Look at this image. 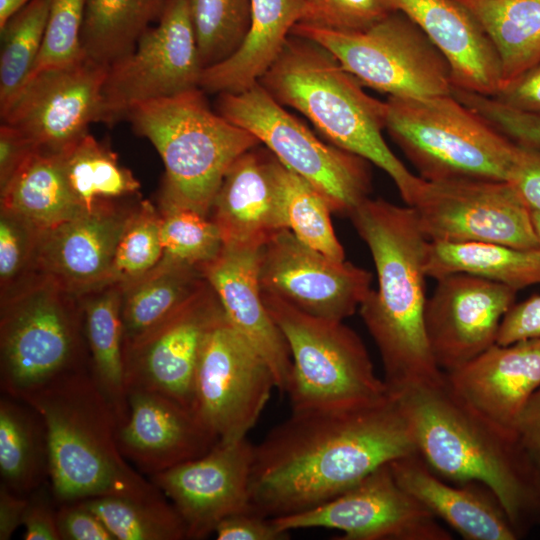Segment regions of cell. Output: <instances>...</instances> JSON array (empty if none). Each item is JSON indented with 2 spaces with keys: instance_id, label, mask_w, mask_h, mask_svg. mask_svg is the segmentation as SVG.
I'll return each mask as SVG.
<instances>
[{
  "instance_id": "cell-1",
  "label": "cell",
  "mask_w": 540,
  "mask_h": 540,
  "mask_svg": "<svg viewBox=\"0 0 540 540\" xmlns=\"http://www.w3.org/2000/svg\"><path fill=\"white\" fill-rule=\"evenodd\" d=\"M413 454L411 423L390 391L349 409L292 412L254 445L250 511L272 519L303 512Z\"/></svg>"
},
{
  "instance_id": "cell-2",
  "label": "cell",
  "mask_w": 540,
  "mask_h": 540,
  "mask_svg": "<svg viewBox=\"0 0 540 540\" xmlns=\"http://www.w3.org/2000/svg\"><path fill=\"white\" fill-rule=\"evenodd\" d=\"M350 219L370 250L377 274L361 305V318L373 338L393 394L444 378L425 327V259L429 240L411 206L384 199L364 200Z\"/></svg>"
},
{
  "instance_id": "cell-3",
  "label": "cell",
  "mask_w": 540,
  "mask_h": 540,
  "mask_svg": "<svg viewBox=\"0 0 540 540\" xmlns=\"http://www.w3.org/2000/svg\"><path fill=\"white\" fill-rule=\"evenodd\" d=\"M394 395L411 423L419 455L434 473L454 484L489 489L519 538L540 525V474L517 434L470 407L445 375Z\"/></svg>"
},
{
  "instance_id": "cell-4",
  "label": "cell",
  "mask_w": 540,
  "mask_h": 540,
  "mask_svg": "<svg viewBox=\"0 0 540 540\" xmlns=\"http://www.w3.org/2000/svg\"><path fill=\"white\" fill-rule=\"evenodd\" d=\"M259 83L279 104L303 114L330 144L386 172L405 204L412 203L424 179L403 164L382 135L386 102L366 93L328 49L290 34Z\"/></svg>"
},
{
  "instance_id": "cell-5",
  "label": "cell",
  "mask_w": 540,
  "mask_h": 540,
  "mask_svg": "<svg viewBox=\"0 0 540 540\" xmlns=\"http://www.w3.org/2000/svg\"><path fill=\"white\" fill-rule=\"evenodd\" d=\"M41 418L48 444V476L60 505L94 497L161 492L122 455L117 417L91 373L62 376L23 396Z\"/></svg>"
},
{
  "instance_id": "cell-6",
  "label": "cell",
  "mask_w": 540,
  "mask_h": 540,
  "mask_svg": "<svg viewBox=\"0 0 540 540\" xmlns=\"http://www.w3.org/2000/svg\"><path fill=\"white\" fill-rule=\"evenodd\" d=\"M126 117L164 163L161 207L187 208L205 216L232 163L261 144L213 112L200 88L138 104Z\"/></svg>"
},
{
  "instance_id": "cell-7",
  "label": "cell",
  "mask_w": 540,
  "mask_h": 540,
  "mask_svg": "<svg viewBox=\"0 0 540 540\" xmlns=\"http://www.w3.org/2000/svg\"><path fill=\"white\" fill-rule=\"evenodd\" d=\"M386 126L426 181H507L518 144L456 99L388 96Z\"/></svg>"
},
{
  "instance_id": "cell-8",
  "label": "cell",
  "mask_w": 540,
  "mask_h": 540,
  "mask_svg": "<svg viewBox=\"0 0 540 540\" xmlns=\"http://www.w3.org/2000/svg\"><path fill=\"white\" fill-rule=\"evenodd\" d=\"M261 295L290 350L292 412L349 409L389 394L362 339L343 321L307 314L262 289Z\"/></svg>"
},
{
  "instance_id": "cell-9",
  "label": "cell",
  "mask_w": 540,
  "mask_h": 540,
  "mask_svg": "<svg viewBox=\"0 0 540 540\" xmlns=\"http://www.w3.org/2000/svg\"><path fill=\"white\" fill-rule=\"evenodd\" d=\"M217 112L253 134L287 168L308 181L332 213L348 216L371 191L366 159L321 141L258 82L239 93H221Z\"/></svg>"
},
{
  "instance_id": "cell-10",
  "label": "cell",
  "mask_w": 540,
  "mask_h": 540,
  "mask_svg": "<svg viewBox=\"0 0 540 540\" xmlns=\"http://www.w3.org/2000/svg\"><path fill=\"white\" fill-rule=\"evenodd\" d=\"M291 34L319 43L363 86L391 97L452 95L454 86L448 61L400 11L361 31L341 32L297 23Z\"/></svg>"
},
{
  "instance_id": "cell-11",
  "label": "cell",
  "mask_w": 540,
  "mask_h": 540,
  "mask_svg": "<svg viewBox=\"0 0 540 540\" xmlns=\"http://www.w3.org/2000/svg\"><path fill=\"white\" fill-rule=\"evenodd\" d=\"M65 293L41 279L5 299L1 312V390L20 400L82 370L79 319Z\"/></svg>"
},
{
  "instance_id": "cell-12",
  "label": "cell",
  "mask_w": 540,
  "mask_h": 540,
  "mask_svg": "<svg viewBox=\"0 0 540 540\" xmlns=\"http://www.w3.org/2000/svg\"><path fill=\"white\" fill-rule=\"evenodd\" d=\"M276 388L269 366L228 322L209 329L199 355L191 410L223 443L247 436Z\"/></svg>"
},
{
  "instance_id": "cell-13",
  "label": "cell",
  "mask_w": 540,
  "mask_h": 540,
  "mask_svg": "<svg viewBox=\"0 0 540 540\" xmlns=\"http://www.w3.org/2000/svg\"><path fill=\"white\" fill-rule=\"evenodd\" d=\"M409 206L429 241L539 248L531 210L508 181L424 180Z\"/></svg>"
},
{
  "instance_id": "cell-14",
  "label": "cell",
  "mask_w": 540,
  "mask_h": 540,
  "mask_svg": "<svg viewBox=\"0 0 540 540\" xmlns=\"http://www.w3.org/2000/svg\"><path fill=\"white\" fill-rule=\"evenodd\" d=\"M203 67L185 0H167L157 25L108 67L103 87L105 123L136 105L199 88Z\"/></svg>"
},
{
  "instance_id": "cell-15",
  "label": "cell",
  "mask_w": 540,
  "mask_h": 540,
  "mask_svg": "<svg viewBox=\"0 0 540 540\" xmlns=\"http://www.w3.org/2000/svg\"><path fill=\"white\" fill-rule=\"evenodd\" d=\"M284 531L326 528L340 540H451L438 518L396 481L385 464L340 495L303 512L273 518Z\"/></svg>"
},
{
  "instance_id": "cell-16",
  "label": "cell",
  "mask_w": 540,
  "mask_h": 540,
  "mask_svg": "<svg viewBox=\"0 0 540 540\" xmlns=\"http://www.w3.org/2000/svg\"><path fill=\"white\" fill-rule=\"evenodd\" d=\"M108 67L83 57L31 76L0 113L6 123L44 152L60 154L105 123L103 87Z\"/></svg>"
},
{
  "instance_id": "cell-17",
  "label": "cell",
  "mask_w": 540,
  "mask_h": 540,
  "mask_svg": "<svg viewBox=\"0 0 540 540\" xmlns=\"http://www.w3.org/2000/svg\"><path fill=\"white\" fill-rule=\"evenodd\" d=\"M260 288L307 314L343 321L371 290L372 274L302 243L289 229L260 249Z\"/></svg>"
},
{
  "instance_id": "cell-18",
  "label": "cell",
  "mask_w": 540,
  "mask_h": 540,
  "mask_svg": "<svg viewBox=\"0 0 540 540\" xmlns=\"http://www.w3.org/2000/svg\"><path fill=\"white\" fill-rule=\"evenodd\" d=\"M254 445L247 437L217 442L206 454L149 480L182 517L187 539H205L224 518L250 511V478Z\"/></svg>"
},
{
  "instance_id": "cell-19",
  "label": "cell",
  "mask_w": 540,
  "mask_h": 540,
  "mask_svg": "<svg viewBox=\"0 0 540 540\" xmlns=\"http://www.w3.org/2000/svg\"><path fill=\"white\" fill-rule=\"evenodd\" d=\"M517 290L467 274L437 280L425 308L432 355L443 372L466 364L494 345Z\"/></svg>"
},
{
  "instance_id": "cell-20",
  "label": "cell",
  "mask_w": 540,
  "mask_h": 540,
  "mask_svg": "<svg viewBox=\"0 0 540 540\" xmlns=\"http://www.w3.org/2000/svg\"><path fill=\"white\" fill-rule=\"evenodd\" d=\"M222 313L215 292L207 284L161 325L124 346L127 391H155L191 409L201 347Z\"/></svg>"
},
{
  "instance_id": "cell-21",
  "label": "cell",
  "mask_w": 540,
  "mask_h": 540,
  "mask_svg": "<svg viewBox=\"0 0 540 540\" xmlns=\"http://www.w3.org/2000/svg\"><path fill=\"white\" fill-rule=\"evenodd\" d=\"M129 213L102 201L91 211L39 234L32 265L65 293L111 284L115 251Z\"/></svg>"
},
{
  "instance_id": "cell-22",
  "label": "cell",
  "mask_w": 540,
  "mask_h": 540,
  "mask_svg": "<svg viewBox=\"0 0 540 540\" xmlns=\"http://www.w3.org/2000/svg\"><path fill=\"white\" fill-rule=\"evenodd\" d=\"M129 416L118 427L124 458L149 477L206 454L218 440L193 411L161 393L130 388Z\"/></svg>"
},
{
  "instance_id": "cell-23",
  "label": "cell",
  "mask_w": 540,
  "mask_h": 540,
  "mask_svg": "<svg viewBox=\"0 0 540 540\" xmlns=\"http://www.w3.org/2000/svg\"><path fill=\"white\" fill-rule=\"evenodd\" d=\"M260 249L223 245L218 255L200 270L228 322L267 363L279 392L286 393L292 358L262 299L258 279Z\"/></svg>"
},
{
  "instance_id": "cell-24",
  "label": "cell",
  "mask_w": 540,
  "mask_h": 540,
  "mask_svg": "<svg viewBox=\"0 0 540 540\" xmlns=\"http://www.w3.org/2000/svg\"><path fill=\"white\" fill-rule=\"evenodd\" d=\"M279 170L280 161L258 146L229 167L210 211L223 245L260 249L287 228Z\"/></svg>"
},
{
  "instance_id": "cell-25",
  "label": "cell",
  "mask_w": 540,
  "mask_h": 540,
  "mask_svg": "<svg viewBox=\"0 0 540 540\" xmlns=\"http://www.w3.org/2000/svg\"><path fill=\"white\" fill-rule=\"evenodd\" d=\"M445 377L454 392L499 428L516 433L520 415L540 387V339L495 343Z\"/></svg>"
},
{
  "instance_id": "cell-26",
  "label": "cell",
  "mask_w": 540,
  "mask_h": 540,
  "mask_svg": "<svg viewBox=\"0 0 540 540\" xmlns=\"http://www.w3.org/2000/svg\"><path fill=\"white\" fill-rule=\"evenodd\" d=\"M410 18L449 63L453 86L495 96L501 72L497 53L477 20L456 0H389Z\"/></svg>"
},
{
  "instance_id": "cell-27",
  "label": "cell",
  "mask_w": 540,
  "mask_h": 540,
  "mask_svg": "<svg viewBox=\"0 0 540 540\" xmlns=\"http://www.w3.org/2000/svg\"><path fill=\"white\" fill-rule=\"evenodd\" d=\"M399 485L467 540H516L518 534L492 492L478 483L454 484L419 454L390 462Z\"/></svg>"
},
{
  "instance_id": "cell-28",
  "label": "cell",
  "mask_w": 540,
  "mask_h": 540,
  "mask_svg": "<svg viewBox=\"0 0 540 540\" xmlns=\"http://www.w3.org/2000/svg\"><path fill=\"white\" fill-rule=\"evenodd\" d=\"M250 3L251 22L244 41L230 57L203 69L199 88L204 93H239L258 83L307 12L305 0Z\"/></svg>"
},
{
  "instance_id": "cell-29",
  "label": "cell",
  "mask_w": 540,
  "mask_h": 540,
  "mask_svg": "<svg viewBox=\"0 0 540 540\" xmlns=\"http://www.w3.org/2000/svg\"><path fill=\"white\" fill-rule=\"evenodd\" d=\"M0 195L1 210L39 234L86 212L69 188L59 155L41 150L29 157Z\"/></svg>"
},
{
  "instance_id": "cell-30",
  "label": "cell",
  "mask_w": 540,
  "mask_h": 540,
  "mask_svg": "<svg viewBox=\"0 0 540 540\" xmlns=\"http://www.w3.org/2000/svg\"><path fill=\"white\" fill-rule=\"evenodd\" d=\"M425 272L436 280L453 274L472 275L518 291L540 284V249L480 241H429Z\"/></svg>"
},
{
  "instance_id": "cell-31",
  "label": "cell",
  "mask_w": 540,
  "mask_h": 540,
  "mask_svg": "<svg viewBox=\"0 0 540 540\" xmlns=\"http://www.w3.org/2000/svg\"><path fill=\"white\" fill-rule=\"evenodd\" d=\"M207 284L199 267L165 261L139 279L121 284L124 346L161 325Z\"/></svg>"
},
{
  "instance_id": "cell-32",
  "label": "cell",
  "mask_w": 540,
  "mask_h": 540,
  "mask_svg": "<svg viewBox=\"0 0 540 540\" xmlns=\"http://www.w3.org/2000/svg\"><path fill=\"white\" fill-rule=\"evenodd\" d=\"M456 1L477 20L497 53L499 92L540 64V0Z\"/></svg>"
},
{
  "instance_id": "cell-33",
  "label": "cell",
  "mask_w": 540,
  "mask_h": 540,
  "mask_svg": "<svg viewBox=\"0 0 540 540\" xmlns=\"http://www.w3.org/2000/svg\"><path fill=\"white\" fill-rule=\"evenodd\" d=\"M84 305L85 335L91 353V376L111 405L119 426L129 416L121 316L122 285H106Z\"/></svg>"
},
{
  "instance_id": "cell-34",
  "label": "cell",
  "mask_w": 540,
  "mask_h": 540,
  "mask_svg": "<svg viewBox=\"0 0 540 540\" xmlns=\"http://www.w3.org/2000/svg\"><path fill=\"white\" fill-rule=\"evenodd\" d=\"M48 474V444L40 416L26 403L10 396L0 400L1 482L28 495Z\"/></svg>"
},
{
  "instance_id": "cell-35",
  "label": "cell",
  "mask_w": 540,
  "mask_h": 540,
  "mask_svg": "<svg viewBox=\"0 0 540 540\" xmlns=\"http://www.w3.org/2000/svg\"><path fill=\"white\" fill-rule=\"evenodd\" d=\"M167 0H86L81 46L86 57L109 67L135 47L158 20Z\"/></svg>"
},
{
  "instance_id": "cell-36",
  "label": "cell",
  "mask_w": 540,
  "mask_h": 540,
  "mask_svg": "<svg viewBox=\"0 0 540 540\" xmlns=\"http://www.w3.org/2000/svg\"><path fill=\"white\" fill-rule=\"evenodd\" d=\"M59 155L66 181L85 211L102 201L136 193L139 181L117 155L89 132Z\"/></svg>"
},
{
  "instance_id": "cell-37",
  "label": "cell",
  "mask_w": 540,
  "mask_h": 540,
  "mask_svg": "<svg viewBox=\"0 0 540 540\" xmlns=\"http://www.w3.org/2000/svg\"><path fill=\"white\" fill-rule=\"evenodd\" d=\"M160 492L148 496L111 495L80 502L94 513L116 540H183L186 525Z\"/></svg>"
},
{
  "instance_id": "cell-38",
  "label": "cell",
  "mask_w": 540,
  "mask_h": 540,
  "mask_svg": "<svg viewBox=\"0 0 540 540\" xmlns=\"http://www.w3.org/2000/svg\"><path fill=\"white\" fill-rule=\"evenodd\" d=\"M51 0H32L0 29V113L29 79L40 54Z\"/></svg>"
},
{
  "instance_id": "cell-39",
  "label": "cell",
  "mask_w": 540,
  "mask_h": 540,
  "mask_svg": "<svg viewBox=\"0 0 540 540\" xmlns=\"http://www.w3.org/2000/svg\"><path fill=\"white\" fill-rule=\"evenodd\" d=\"M203 69L216 65L244 41L251 22L250 0H185Z\"/></svg>"
},
{
  "instance_id": "cell-40",
  "label": "cell",
  "mask_w": 540,
  "mask_h": 540,
  "mask_svg": "<svg viewBox=\"0 0 540 540\" xmlns=\"http://www.w3.org/2000/svg\"><path fill=\"white\" fill-rule=\"evenodd\" d=\"M280 180L287 228L305 245L336 260L345 253L331 223L322 195L304 178L280 162Z\"/></svg>"
},
{
  "instance_id": "cell-41",
  "label": "cell",
  "mask_w": 540,
  "mask_h": 540,
  "mask_svg": "<svg viewBox=\"0 0 540 540\" xmlns=\"http://www.w3.org/2000/svg\"><path fill=\"white\" fill-rule=\"evenodd\" d=\"M161 241L160 261L199 268L215 258L223 246L212 219L181 207H161Z\"/></svg>"
},
{
  "instance_id": "cell-42",
  "label": "cell",
  "mask_w": 540,
  "mask_h": 540,
  "mask_svg": "<svg viewBox=\"0 0 540 540\" xmlns=\"http://www.w3.org/2000/svg\"><path fill=\"white\" fill-rule=\"evenodd\" d=\"M163 256L161 214L142 202L129 213L119 238L111 271V284H126L147 274Z\"/></svg>"
},
{
  "instance_id": "cell-43",
  "label": "cell",
  "mask_w": 540,
  "mask_h": 540,
  "mask_svg": "<svg viewBox=\"0 0 540 540\" xmlns=\"http://www.w3.org/2000/svg\"><path fill=\"white\" fill-rule=\"evenodd\" d=\"M86 0H51L40 54L30 75L85 57L81 30ZM29 77V78H30Z\"/></svg>"
},
{
  "instance_id": "cell-44",
  "label": "cell",
  "mask_w": 540,
  "mask_h": 540,
  "mask_svg": "<svg viewBox=\"0 0 540 540\" xmlns=\"http://www.w3.org/2000/svg\"><path fill=\"white\" fill-rule=\"evenodd\" d=\"M299 22L341 32L365 30L396 11L389 0H305Z\"/></svg>"
},
{
  "instance_id": "cell-45",
  "label": "cell",
  "mask_w": 540,
  "mask_h": 540,
  "mask_svg": "<svg viewBox=\"0 0 540 540\" xmlns=\"http://www.w3.org/2000/svg\"><path fill=\"white\" fill-rule=\"evenodd\" d=\"M457 98L513 141L540 149V114L513 109L494 97L460 90Z\"/></svg>"
},
{
  "instance_id": "cell-46",
  "label": "cell",
  "mask_w": 540,
  "mask_h": 540,
  "mask_svg": "<svg viewBox=\"0 0 540 540\" xmlns=\"http://www.w3.org/2000/svg\"><path fill=\"white\" fill-rule=\"evenodd\" d=\"M39 233L16 215L1 210L0 281L7 289L32 264Z\"/></svg>"
},
{
  "instance_id": "cell-47",
  "label": "cell",
  "mask_w": 540,
  "mask_h": 540,
  "mask_svg": "<svg viewBox=\"0 0 540 540\" xmlns=\"http://www.w3.org/2000/svg\"><path fill=\"white\" fill-rule=\"evenodd\" d=\"M214 534L218 540H286L290 532L281 530L272 518L251 511L230 515L221 520Z\"/></svg>"
},
{
  "instance_id": "cell-48",
  "label": "cell",
  "mask_w": 540,
  "mask_h": 540,
  "mask_svg": "<svg viewBox=\"0 0 540 540\" xmlns=\"http://www.w3.org/2000/svg\"><path fill=\"white\" fill-rule=\"evenodd\" d=\"M57 528L60 540H116L103 522L80 502L59 505Z\"/></svg>"
},
{
  "instance_id": "cell-49",
  "label": "cell",
  "mask_w": 540,
  "mask_h": 540,
  "mask_svg": "<svg viewBox=\"0 0 540 540\" xmlns=\"http://www.w3.org/2000/svg\"><path fill=\"white\" fill-rule=\"evenodd\" d=\"M525 339H540V294L511 306L501 321L496 343L508 345Z\"/></svg>"
},
{
  "instance_id": "cell-50",
  "label": "cell",
  "mask_w": 540,
  "mask_h": 540,
  "mask_svg": "<svg viewBox=\"0 0 540 540\" xmlns=\"http://www.w3.org/2000/svg\"><path fill=\"white\" fill-rule=\"evenodd\" d=\"M517 144L516 157L507 181L531 211H540V149Z\"/></svg>"
},
{
  "instance_id": "cell-51",
  "label": "cell",
  "mask_w": 540,
  "mask_h": 540,
  "mask_svg": "<svg viewBox=\"0 0 540 540\" xmlns=\"http://www.w3.org/2000/svg\"><path fill=\"white\" fill-rule=\"evenodd\" d=\"M22 525L25 540H60L57 528V510L42 484L28 495Z\"/></svg>"
},
{
  "instance_id": "cell-52",
  "label": "cell",
  "mask_w": 540,
  "mask_h": 540,
  "mask_svg": "<svg viewBox=\"0 0 540 540\" xmlns=\"http://www.w3.org/2000/svg\"><path fill=\"white\" fill-rule=\"evenodd\" d=\"M39 150L35 144L14 127L1 123L0 126V190H2Z\"/></svg>"
},
{
  "instance_id": "cell-53",
  "label": "cell",
  "mask_w": 540,
  "mask_h": 540,
  "mask_svg": "<svg viewBox=\"0 0 540 540\" xmlns=\"http://www.w3.org/2000/svg\"><path fill=\"white\" fill-rule=\"evenodd\" d=\"M493 97L513 109L540 114V64Z\"/></svg>"
},
{
  "instance_id": "cell-54",
  "label": "cell",
  "mask_w": 540,
  "mask_h": 540,
  "mask_svg": "<svg viewBox=\"0 0 540 540\" xmlns=\"http://www.w3.org/2000/svg\"><path fill=\"white\" fill-rule=\"evenodd\" d=\"M516 433L540 474V387L523 409Z\"/></svg>"
},
{
  "instance_id": "cell-55",
  "label": "cell",
  "mask_w": 540,
  "mask_h": 540,
  "mask_svg": "<svg viewBox=\"0 0 540 540\" xmlns=\"http://www.w3.org/2000/svg\"><path fill=\"white\" fill-rule=\"evenodd\" d=\"M28 496L0 484V540H8L22 525Z\"/></svg>"
},
{
  "instance_id": "cell-56",
  "label": "cell",
  "mask_w": 540,
  "mask_h": 540,
  "mask_svg": "<svg viewBox=\"0 0 540 540\" xmlns=\"http://www.w3.org/2000/svg\"><path fill=\"white\" fill-rule=\"evenodd\" d=\"M32 0H0V29Z\"/></svg>"
},
{
  "instance_id": "cell-57",
  "label": "cell",
  "mask_w": 540,
  "mask_h": 540,
  "mask_svg": "<svg viewBox=\"0 0 540 540\" xmlns=\"http://www.w3.org/2000/svg\"><path fill=\"white\" fill-rule=\"evenodd\" d=\"M533 227L538 240V246L540 249V211H531Z\"/></svg>"
}]
</instances>
